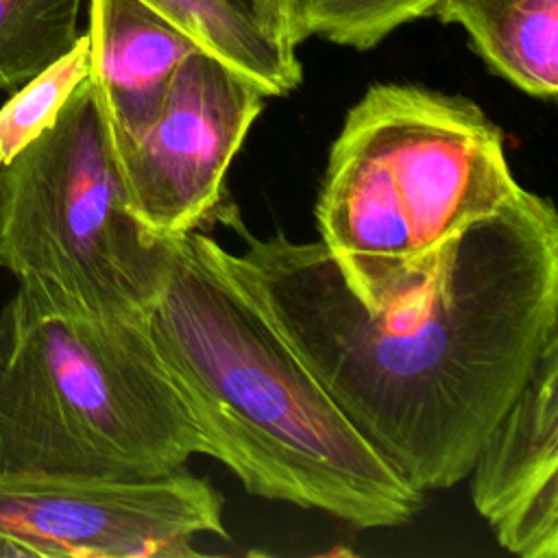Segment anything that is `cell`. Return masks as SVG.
<instances>
[{
	"label": "cell",
	"mask_w": 558,
	"mask_h": 558,
	"mask_svg": "<svg viewBox=\"0 0 558 558\" xmlns=\"http://www.w3.org/2000/svg\"><path fill=\"white\" fill-rule=\"evenodd\" d=\"M519 187L504 133L477 102L373 83L329 148L314 214L344 286L381 312L421 292L445 246Z\"/></svg>",
	"instance_id": "obj_3"
},
{
	"label": "cell",
	"mask_w": 558,
	"mask_h": 558,
	"mask_svg": "<svg viewBox=\"0 0 558 558\" xmlns=\"http://www.w3.org/2000/svg\"><path fill=\"white\" fill-rule=\"evenodd\" d=\"M458 24L501 78L534 98L558 94V0H440L432 11Z\"/></svg>",
	"instance_id": "obj_10"
},
{
	"label": "cell",
	"mask_w": 558,
	"mask_h": 558,
	"mask_svg": "<svg viewBox=\"0 0 558 558\" xmlns=\"http://www.w3.org/2000/svg\"><path fill=\"white\" fill-rule=\"evenodd\" d=\"M227 536L222 495L187 469L144 480L0 475V556L181 558Z\"/></svg>",
	"instance_id": "obj_6"
},
{
	"label": "cell",
	"mask_w": 558,
	"mask_h": 558,
	"mask_svg": "<svg viewBox=\"0 0 558 558\" xmlns=\"http://www.w3.org/2000/svg\"><path fill=\"white\" fill-rule=\"evenodd\" d=\"M87 35L89 76L118 144L153 120L172 74L198 46L142 0H89Z\"/></svg>",
	"instance_id": "obj_9"
},
{
	"label": "cell",
	"mask_w": 558,
	"mask_h": 558,
	"mask_svg": "<svg viewBox=\"0 0 558 558\" xmlns=\"http://www.w3.org/2000/svg\"><path fill=\"white\" fill-rule=\"evenodd\" d=\"M205 456L146 318L96 320L24 292L0 307V475L144 480Z\"/></svg>",
	"instance_id": "obj_4"
},
{
	"label": "cell",
	"mask_w": 558,
	"mask_h": 558,
	"mask_svg": "<svg viewBox=\"0 0 558 558\" xmlns=\"http://www.w3.org/2000/svg\"><path fill=\"white\" fill-rule=\"evenodd\" d=\"M185 31L194 44L253 81L266 96H286L303 81L296 50L264 35L229 0H142Z\"/></svg>",
	"instance_id": "obj_11"
},
{
	"label": "cell",
	"mask_w": 558,
	"mask_h": 558,
	"mask_svg": "<svg viewBox=\"0 0 558 558\" xmlns=\"http://www.w3.org/2000/svg\"><path fill=\"white\" fill-rule=\"evenodd\" d=\"M146 329L205 442L255 497L360 530L399 527L423 504L349 423L222 257L192 229L166 238Z\"/></svg>",
	"instance_id": "obj_2"
},
{
	"label": "cell",
	"mask_w": 558,
	"mask_h": 558,
	"mask_svg": "<svg viewBox=\"0 0 558 558\" xmlns=\"http://www.w3.org/2000/svg\"><path fill=\"white\" fill-rule=\"evenodd\" d=\"M266 98L253 81L196 48L172 74L153 120L111 142L129 207L150 235H181L211 218Z\"/></svg>",
	"instance_id": "obj_7"
},
{
	"label": "cell",
	"mask_w": 558,
	"mask_h": 558,
	"mask_svg": "<svg viewBox=\"0 0 558 558\" xmlns=\"http://www.w3.org/2000/svg\"><path fill=\"white\" fill-rule=\"evenodd\" d=\"M83 0H0V92H13L81 37Z\"/></svg>",
	"instance_id": "obj_12"
},
{
	"label": "cell",
	"mask_w": 558,
	"mask_h": 558,
	"mask_svg": "<svg viewBox=\"0 0 558 558\" xmlns=\"http://www.w3.org/2000/svg\"><path fill=\"white\" fill-rule=\"evenodd\" d=\"M211 218L235 279L360 436L416 490L451 488L558 336V214L523 185L440 253L410 301L368 312L327 248L255 235L235 207ZM209 218V220H211Z\"/></svg>",
	"instance_id": "obj_1"
},
{
	"label": "cell",
	"mask_w": 558,
	"mask_h": 558,
	"mask_svg": "<svg viewBox=\"0 0 558 558\" xmlns=\"http://www.w3.org/2000/svg\"><path fill=\"white\" fill-rule=\"evenodd\" d=\"M229 2L272 41H277L288 50H296L290 35L288 0H229Z\"/></svg>",
	"instance_id": "obj_15"
},
{
	"label": "cell",
	"mask_w": 558,
	"mask_h": 558,
	"mask_svg": "<svg viewBox=\"0 0 558 558\" xmlns=\"http://www.w3.org/2000/svg\"><path fill=\"white\" fill-rule=\"evenodd\" d=\"M166 238L133 216L98 87L87 76L52 126L0 166V268L33 301L83 318H146Z\"/></svg>",
	"instance_id": "obj_5"
},
{
	"label": "cell",
	"mask_w": 558,
	"mask_h": 558,
	"mask_svg": "<svg viewBox=\"0 0 558 558\" xmlns=\"http://www.w3.org/2000/svg\"><path fill=\"white\" fill-rule=\"evenodd\" d=\"M92 72V41L81 33L76 44L39 74L13 89L0 107V166L35 142L63 109L72 92Z\"/></svg>",
	"instance_id": "obj_14"
},
{
	"label": "cell",
	"mask_w": 558,
	"mask_h": 558,
	"mask_svg": "<svg viewBox=\"0 0 558 558\" xmlns=\"http://www.w3.org/2000/svg\"><path fill=\"white\" fill-rule=\"evenodd\" d=\"M440 0H288L294 46L323 37L338 46L371 50L395 28L432 15Z\"/></svg>",
	"instance_id": "obj_13"
},
{
	"label": "cell",
	"mask_w": 558,
	"mask_h": 558,
	"mask_svg": "<svg viewBox=\"0 0 558 558\" xmlns=\"http://www.w3.org/2000/svg\"><path fill=\"white\" fill-rule=\"evenodd\" d=\"M471 499L497 543L519 558H558V336L484 438Z\"/></svg>",
	"instance_id": "obj_8"
}]
</instances>
